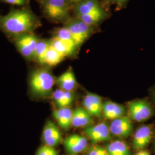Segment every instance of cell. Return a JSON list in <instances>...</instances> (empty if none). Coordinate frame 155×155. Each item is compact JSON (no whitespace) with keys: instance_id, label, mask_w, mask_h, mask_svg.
Here are the masks:
<instances>
[{"instance_id":"obj_1","label":"cell","mask_w":155,"mask_h":155,"mask_svg":"<svg viewBox=\"0 0 155 155\" xmlns=\"http://www.w3.org/2000/svg\"><path fill=\"white\" fill-rule=\"evenodd\" d=\"M38 18L27 9L13 10L0 17V29L11 35L20 36L30 33L39 26Z\"/></svg>"},{"instance_id":"obj_2","label":"cell","mask_w":155,"mask_h":155,"mask_svg":"<svg viewBox=\"0 0 155 155\" xmlns=\"http://www.w3.org/2000/svg\"><path fill=\"white\" fill-rule=\"evenodd\" d=\"M55 79L45 68L35 70L29 78V87L32 94L37 98H46L52 96Z\"/></svg>"},{"instance_id":"obj_3","label":"cell","mask_w":155,"mask_h":155,"mask_svg":"<svg viewBox=\"0 0 155 155\" xmlns=\"http://www.w3.org/2000/svg\"><path fill=\"white\" fill-rule=\"evenodd\" d=\"M127 107L131 120L137 122H143L154 116L155 107L148 99L133 100L127 103Z\"/></svg>"},{"instance_id":"obj_4","label":"cell","mask_w":155,"mask_h":155,"mask_svg":"<svg viewBox=\"0 0 155 155\" xmlns=\"http://www.w3.org/2000/svg\"><path fill=\"white\" fill-rule=\"evenodd\" d=\"M69 0H45L44 11L46 15L52 20H61L67 16Z\"/></svg>"},{"instance_id":"obj_5","label":"cell","mask_w":155,"mask_h":155,"mask_svg":"<svg viewBox=\"0 0 155 155\" xmlns=\"http://www.w3.org/2000/svg\"><path fill=\"white\" fill-rule=\"evenodd\" d=\"M83 133L93 144L109 141L111 140L109 125L106 122L91 125L84 128Z\"/></svg>"},{"instance_id":"obj_6","label":"cell","mask_w":155,"mask_h":155,"mask_svg":"<svg viewBox=\"0 0 155 155\" xmlns=\"http://www.w3.org/2000/svg\"><path fill=\"white\" fill-rule=\"evenodd\" d=\"M154 125H143L134 134L132 146L136 150H144L150 143L153 137Z\"/></svg>"},{"instance_id":"obj_7","label":"cell","mask_w":155,"mask_h":155,"mask_svg":"<svg viewBox=\"0 0 155 155\" xmlns=\"http://www.w3.org/2000/svg\"><path fill=\"white\" fill-rule=\"evenodd\" d=\"M109 129L111 134L118 138L125 139L133 133V124L130 118L125 116L112 120L109 125Z\"/></svg>"},{"instance_id":"obj_8","label":"cell","mask_w":155,"mask_h":155,"mask_svg":"<svg viewBox=\"0 0 155 155\" xmlns=\"http://www.w3.org/2000/svg\"><path fill=\"white\" fill-rule=\"evenodd\" d=\"M63 145L67 152L70 155H77L86 152L88 141L86 137L78 134L67 136L63 141Z\"/></svg>"},{"instance_id":"obj_9","label":"cell","mask_w":155,"mask_h":155,"mask_svg":"<svg viewBox=\"0 0 155 155\" xmlns=\"http://www.w3.org/2000/svg\"><path fill=\"white\" fill-rule=\"evenodd\" d=\"M39 40L31 33L23 35L18 37L16 46L21 54L26 58H35V54Z\"/></svg>"},{"instance_id":"obj_10","label":"cell","mask_w":155,"mask_h":155,"mask_svg":"<svg viewBox=\"0 0 155 155\" xmlns=\"http://www.w3.org/2000/svg\"><path fill=\"white\" fill-rule=\"evenodd\" d=\"M66 27L71 33L77 46L83 43L91 33V26L79 19L69 22Z\"/></svg>"},{"instance_id":"obj_11","label":"cell","mask_w":155,"mask_h":155,"mask_svg":"<svg viewBox=\"0 0 155 155\" xmlns=\"http://www.w3.org/2000/svg\"><path fill=\"white\" fill-rule=\"evenodd\" d=\"M41 139L45 145L55 148L61 143L62 135L55 124L49 120L45 124Z\"/></svg>"},{"instance_id":"obj_12","label":"cell","mask_w":155,"mask_h":155,"mask_svg":"<svg viewBox=\"0 0 155 155\" xmlns=\"http://www.w3.org/2000/svg\"><path fill=\"white\" fill-rule=\"evenodd\" d=\"M83 107L89 112L92 117L101 118L102 116V104L103 102L101 97L94 93H87L84 98Z\"/></svg>"},{"instance_id":"obj_13","label":"cell","mask_w":155,"mask_h":155,"mask_svg":"<svg viewBox=\"0 0 155 155\" xmlns=\"http://www.w3.org/2000/svg\"><path fill=\"white\" fill-rule=\"evenodd\" d=\"M127 109L125 106L110 101L103 102L102 116L105 119L114 120L117 118L125 116Z\"/></svg>"},{"instance_id":"obj_14","label":"cell","mask_w":155,"mask_h":155,"mask_svg":"<svg viewBox=\"0 0 155 155\" xmlns=\"http://www.w3.org/2000/svg\"><path fill=\"white\" fill-rule=\"evenodd\" d=\"M51 97L57 108L70 107L75 99L74 92L67 91L60 89L54 91Z\"/></svg>"},{"instance_id":"obj_15","label":"cell","mask_w":155,"mask_h":155,"mask_svg":"<svg viewBox=\"0 0 155 155\" xmlns=\"http://www.w3.org/2000/svg\"><path fill=\"white\" fill-rule=\"evenodd\" d=\"M55 83L60 89L67 91L74 92L77 87V82L71 68L57 78Z\"/></svg>"},{"instance_id":"obj_16","label":"cell","mask_w":155,"mask_h":155,"mask_svg":"<svg viewBox=\"0 0 155 155\" xmlns=\"http://www.w3.org/2000/svg\"><path fill=\"white\" fill-rule=\"evenodd\" d=\"M92 116L84 107H78L72 110V127H86L92 125Z\"/></svg>"},{"instance_id":"obj_17","label":"cell","mask_w":155,"mask_h":155,"mask_svg":"<svg viewBox=\"0 0 155 155\" xmlns=\"http://www.w3.org/2000/svg\"><path fill=\"white\" fill-rule=\"evenodd\" d=\"M53 116L63 130H68L72 126V110L70 107L57 108L53 112Z\"/></svg>"},{"instance_id":"obj_18","label":"cell","mask_w":155,"mask_h":155,"mask_svg":"<svg viewBox=\"0 0 155 155\" xmlns=\"http://www.w3.org/2000/svg\"><path fill=\"white\" fill-rule=\"evenodd\" d=\"M76 11L78 15L104 14L96 0H83L79 2Z\"/></svg>"},{"instance_id":"obj_19","label":"cell","mask_w":155,"mask_h":155,"mask_svg":"<svg viewBox=\"0 0 155 155\" xmlns=\"http://www.w3.org/2000/svg\"><path fill=\"white\" fill-rule=\"evenodd\" d=\"M106 149L109 155H131L127 144L121 140H116L107 144Z\"/></svg>"},{"instance_id":"obj_20","label":"cell","mask_w":155,"mask_h":155,"mask_svg":"<svg viewBox=\"0 0 155 155\" xmlns=\"http://www.w3.org/2000/svg\"><path fill=\"white\" fill-rule=\"evenodd\" d=\"M50 42V45L64 58L71 55L76 48L75 47L59 39L56 36L51 39Z\"/></svg>"},{"instance_id":"obj_21","label":"cell","mask_w":155,"mask_h":155,"mask_svg":"<svg viewBox=\"0 0 155 155\" xmlns=\"http://www.w3.org/2000/svg\"><path fill=\"white\" fill-rule=\"evenodd\" d=\"M64 57L55 50L51 45L47 52L45 59V64L50 66H55L60 63Z\"/></svg>"},{"instance_id":"obj_22","label":"cell","mask_w":155,"mask_h":155,"mask_svg":"<svg viewBox=\"0 0 155 155\" xmlns=\"http://www.w3.org/2000/svg\"><path fill=\"white\" fill-rule=\"evenodd\" d=\"M50 46V41L39 40L36 48L35 58L39 63L41 64H45V56Z\"/></svg>"},{"instance_id":"obj_23","label":"cell","mask_w":155,"mask_h":155,"mask_svg":"<svg viewBox=\"0 0 155 155\" xmlns=\"http://www.w3.org/2000/svg\"><path fill=\"white\" fill-rule=\"evenodd\" d=\"M56 36L59 39L63 40V41L66 42L67 44L71 45V46H73L75 48L77 47L74 41V39L72 37L71 33L67 27L59 29L57 32Z\"/></svg>"},{"instance_id":"obj_24","label":"cell","mask_w":155,"mask_h":155,"mask_svg":"<svg viewBox=\"0 0 155 155\" xmlns=\"http://www.w3.org/2000/svg\"><path fill=\"white\" fill-rule=\"evenodd\" d=\"M78 19L90 26L97 24L98 22L104 18V14H97V15H78Z\"/></svg>"},{"instance_id":"obj_25","label":"cell","mask_w":155,"mask_h":155,"mask_svg":"<svg viewBox=\"0 0 155 155\" xmlns=\"http://www.w3.org/2000/svg\"><path fill=\"white\" fill-rule=\"evenodd\" d=\"M86 155H109L106 148L100 145H93L86 150Z\"/></svg>"},{"instance_id":"obj_26","label":"cell","mask_w":155,"mask_h":155,"mask_svg":"<svg viewBox=\"0 0 155 155\" xmlns=\"http://www.w3.org/2000/svg\"><path fill=\"white\" fill-rule=\"evenodd\" d=\"M36 155H58V153L55 148L44 145L36 151Z\"/></svg>"},{"instance_id":"obj_27","label":"cell","mask_w":155,"mask_h":155,"mask_svg":"<svg viewBox=\"0 0 155 155\" xmlns=\"http://www.w3.org/2000/svg\"><path fill=\"white\" fill-rule=\"evenodd\" d=\"M6 3L15 5L20 6L24 5L25 3V0H3Z\"/></svg>"},{"instance_id":"obj_28","label":"cell","mask_w":155,"mask_h":155,"mask_svg":"<svg viewBox=\"0 0 155 155\" xmlns=\"http://www.w3.org/2000/svg\"><path fill=\"white\" fill-rule=\"evenodd\" d=\"M150 102L155 107V85L150 90Z\"/></svg>"},{"instance_id":"obj_29","label":"cell","mask_w":155,"mask_h":155,"mask_svg":"<svg viewBox=\"0 0 155 155\" xmlns=\"http://www.w3.org/2000/svg\"><path fill=\"white\" fill-rule=\"evenodd\" d=\"M135 155H150V152L147 150H140Z\"/></svg>"},{"instance_id":"obj_30","label":"cell","mask_w":155,"mask_h":155,"mask_svg":"<svg viewBox=\"0 0 155 155\" xmlns=\"http://www.w3.org/2000/svg\"><path fill=\"white\" fill-rule=\"evenodd\" d=\"M153 150L155 154V125L154 127V133H153Z\"/></svg>"},{"instance_id":"obj_31","label":"cell","mask_w":155,"mask_h":155,"mask_svg":"<svg viewBox=\"0 0 155 155\" xmlns=\"http://www.w3.org/2000/svg\"><path fill=\"white\" fill-rule=\"evenodd\" d=\"M83 0H69V1L70 2H81V1H82Z\"/></svg>"},{"instance_id":"obj_32","label":"cell","mask_w":155,"mask_h":155,"mask_svg":"<svg viewBox=\"0 0 155 155\" xmlns=\"http://www.w3.org/2000/svg\"><path fill=\"white\" fill-rule=\"evenodd\" d=\"M117 1H125V0H117Z\"/></svg>"},{"instance_id":"obj_33","label":"cell","mask_w":155,"mask_h":155,"mask_svg":"<svg viewBox=\"0 0 155 155\" xmlns=\"http://www.w3.org/2000/svg\"><path fill=\"white\" fill-rule=\"evenodd\" d=\"M70 155V154H69V155Z\"/></svg>"}]
</instances>
